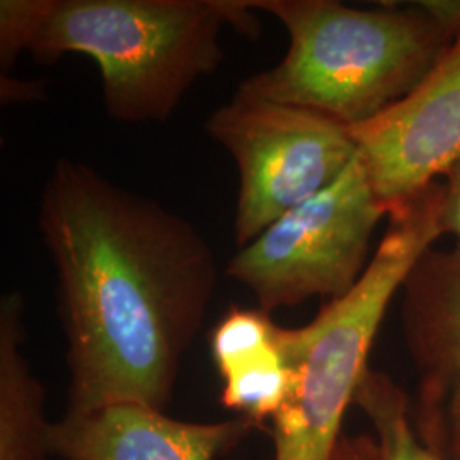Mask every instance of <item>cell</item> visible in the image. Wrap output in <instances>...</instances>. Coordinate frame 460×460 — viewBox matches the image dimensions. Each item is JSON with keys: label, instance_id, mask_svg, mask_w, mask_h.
Masks as SVG:
<instances>
[{"label": "cell", "instance_id": "30bf717a", "mask_svg": "<svg viewBox=\"0 0 460 460\" xmlns=\"http://www.w3.org/2000/svg\"><path fill=\"white\" fill-rule=\"evenodd\" d=\"M279 331L260 307H230L210 334L212 358L224 382L222 406L254 427L279 414L290 389Z\"/></svg>", "mask_w": 460, "mask_h": 460}, {"label": "cell", "instance_id": "ba28073f", "mask_svg": "<svg viewBox=\"0 0 460 460\" xmlns=\"http://www.w3.org/2000/svg\"><path fill=\"white\" fill-rule=\"evenodd\" d=\"M402 336L418 374L412 425L444 460H460V246L428 249L404 281Z\"/></svg>", "mask_w": 460, "mask_h": 460}, {"label": "cell", "instance_id": "4fadbf2b", "mask_svg": "<svg viewBox=\"0 0 460 460\" xmlns=\"http://www.w3.org/2000/svg\"><path fill=\"white\" fill-rule=\"evenodd\" d=\"M442 229L459 239L460 246V159L445 172Z\"/></svg>", "mask_w": 460, "mask_h": 460}, {"label": "cell", "instance_id": "5bb4252c", "mask_svg": "<svg viewBox=\"0 0 460 460\" xmlns=\"http://www.w3.org/2000/svg\"><path fill=\"white\" fill-rule=\"evenodd\" d=\"M331 460H378L376 438L368 435L341 437Z\"/></svg>", "mask_w": 460, "mask_h": 460}, {"label": "cell", "instance_id": "8fae6325", "mask_svg": "<svg viewBox=\"0 0 460 460\" xmlns=\"http://www.w3.org/2000/svg\"><path fill=\"white\" fill-rule=\"evenodd\" d=\"M24 298L5 294L0 300V460H45L51 454L45 391L24 357Z\"/></svg>", "mask_w": 460, "mask_h": 460}, {"label": "cell", "instance_id": "7c38bea8", "mask_svg": "<svg viewBox=\"0 0 460 460\" xmlns=\"http://www.w3.org/2000/svg\"><path fill=\"white\" fill-rule=\"evenodd\" d=\"M353 404L376 431L378 460H444L418 438L411 401L389 376L368 368Z\"/></svg>", "mask_w": 460, "mask_h": 460}, {"label": "cell", "instance_id": "277c9868", "mask_svg": "<svg viewBox=\"0 0 460 460\" xmlns=\"http://www.w3.org/2000/svg\"><path fill=\"white\" fill-rule=\"evenodd\" d=\"M442 205L444 184L437 181L391 210L389 227L357 285L329 300L309 324L279 331L290 389L271 420L275 460L332 457L391 300L444 235Z\"/></svg>", "mask_w": 460, "mask_h": 460}, {"label": "cell", "instance_id": "8992f818", "mask_svg": "<svg viewBox=\"0 0 460 460\" xmlns=\"http://www.w3.org/2000/svg\"><path fill=\"white\" fill-rule=\"evenodd\" d=\"M205 130L237 165L234 234L239 247L326 190L358 155L345 125L241 93L208 116Z\"/></svg>", "mask_w": 460, "mask_h": 460}, {"label": "cell", "instance_id": "6da1fadb", "mask_svg": "<svg viewBox=\"0 0 460 460\" xmlns=\"http://www.w3.org/2000/svg\"><path fill=\"white\" fill-rule=\"evenodd\" d=\"M66 334L68 412L164 411L217 287L201 232L79 161L58 159L40 203Z\"/></svg>", "mask_w": 460, "mask_h": 460}, {"label": "cell", "instance_id": "7a4b0ae2", "mask_svg": "<svg viewBox=\"0 0 460 460\" xmlns=\"http://www.w3.org/2000/svg\"><path fill=\"white\" fill-rule=\"evenodd\" d=\"M251 11V0H2L0 62L9 68L21 51L41 64L85 55L113 119L165 121L222 64L226 26L256 34Z\"/></svg>", "mask_w": 460, "mask_h": 460}, {"label": "cell", "instance_id": "3957f363", "mask_svg": "<svg viewBox=\"0 0 460 460\" xmlns=\"http://www.w3.org/2000/svg\"><path fill=\"white\" fill-rule=\"evenodd\" d=\"M285 26L281 62L237 93L304 108L346 128L408 96L460 30V2L357 9L336 0H251Z\"/></svg>", "mask_w": 460, "mask_h": 460}, {"label": "cell", "instance_id": "5b68a950", "mask_svg": "<svg viewBox=\"0 0 460 460\" xmlns=\"http://www.w3.org/2000/svg\"><path fill=\"white\" fill-rule=\"evenodd\" d=\"M385 215L357 155L326 190L241 247L227 275L270 314L314 296L340 298L362 279L372 235Z\"/></svg>", "mask_w": 460, "mask_h": 460}, {"label": "cell", "instance_id": "52a82bcc", "mask_svg": "<svg viewBox=\"0 0 460 460\" xmlns=\"http://www.w3.org/2000/svg\"><path fill=\"white\" fill-rule=\"evenodd\" d=\"M348 130L389 212L445 176L460 159V30L408 96Z\"/></svg>", "mask_w": 460, "mask_h": 460}, {"label": "cell", "instance_id": "9c48e42d", "mask_svg": "<svg viewBox=\"0 0 460 460\" xmlns=\"http://www.w3.org/2000/svg\"><path fill=\"white\" fill-rule=\"evenodd\" d=\"M252 428L244 418L188 423L142 404H115L51 423L49 452L66 460H217Z\"/></svg>", "mask_w": 460, "mask_h": 460}]
</instances>
